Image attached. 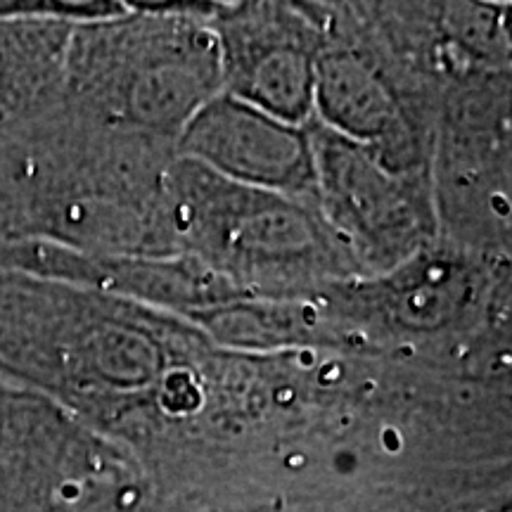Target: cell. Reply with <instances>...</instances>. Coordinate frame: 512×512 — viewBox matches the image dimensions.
Returning <instances> with one entry per match:
<instances>
[{
  "instance_id": "6da1fadb",
  "label": "cell",
  "mask_w": 512,
  "mask_h": 512,
  "mask_svg": "<svg viewBox=\"0 0 512 512\" xmlns=\"http://www.w3.org/2000/svg\"><path fill=\"white\" fill-rule=\"evenodd\" d=\"M221 79L219 41L195 12L107 5L76 22L62 112L176 147Z\"/></svg>"
},
{
  "instance_id": "7a4b0ae2",
  "label": "cell",
  "mask_w": 512,
  "mask_h": 512,
  "mask_svg": "<svg viewBox=\"0 0 512 512\" xmlns=\"http://www.w3.org/2000/svg\"><path fill=\"white\" fill-rule=\"evenodd\" d=\"M131 463L48 396L0 375V512H128Z\"/></svg>"
},
{
  "instance_id": "3957f363",
  "label": "cell",
  "mask_w": 512,
  "mask_h": 512,
  "mask_svg": "<svg viewBox=\"0 0 512 512\" xmlns=\"http://www.w3.org/2000/svg\"><path fill=\"white\" fill-rule=\"evenodd\" d=\"M192 159L230 183L264 192H304L316 185L309 136L233 95H216L176 140Z\"/></svg>"
},
{
  "instance_id": "277c9868",
  "label": "cell",
  "mask_w": 512,
  "mask_h": 512,
  "mask_svg": "<svg viewBox=\"0 0 512 512\" xmlns=\"http://www.w3.org/2000/svg\"><path fill=\"white\" fill-rule=\"evenodd\" d=\"M309 143L325 209L351 245L377 264L411 252L422 235V219L403 185L366 147L335 131H316Z\"/></svg>"
},
{
  "instance_id": "5b68a950",
  "label": "cell",
  "mask_w": 512,
  "mask_h": 512,
  "mask_svg": "<svg viewBox=\"0 0 512 512\" xmlns=\"http://www.w3.org/2000/svg\"><path fill=\"white\" fill-rule=\"evenodd\" d=\"M105 8L0 3V143L29 136L62 110L76 22Z\"/></svg>"
},
{
  "instance_id": "8992f818",
  "label": "cell",
  "mask_w": 512,
  "mask_h": 512,
  "mask_svg": "<svg viewBox=\"0 0 512 512\" xmlns=\"http://www.w3.org/2000/svg\"><path fill=\"white\" fill-rule=\"evenodd\" d=\"M214 34L230 95L285 124L302 126L316 91V60L302 38L278 27L252 29L245 17L226 19Z\"/></svg>"
},
{
  "instance_id": "52a82bcc",
  "label": "cell",
  "mask_w": 512,
  "mask_h": 512,
  "mask_svg": "<svg viewBox=\"0 0 512 512\" xmlns=\"http://www.w3.org/2000/svg\"><path fill=\"white\" fill-rule=\"evenodd\" d=\"M313 102H318L330 131L358 145H380L399 126L392 93L354 55L320 57Z\"/></svg>"
},
{
  "instance_id": "ba28073f",
  "label": "cell",
  "mask_w": 512,
  "mask_h": 512,
  "mask_svg": "<svg viewBox=\"0 0 512 512\" xmlns=\"http://www.w3.org/2000/svg\"><path fill=\"white\" fill-rule=\"evenodd\" d=\"M446 31L456 46L489 67L512 64V5L463 3L446 12Z\"/></svg>"
},
{
  "instance_id": "9c48e42d",
  "label": "cell",
  "mask_w": 512,
  "mask_h": 512,
  "mask_svg": "<svg viewBox=\"0 0 512 512\" xmlns=\"http://www.w3.org/2000/svg\"><path fill=\"white\" fill-rule=\"evenodd\" d=\"M22 242H29L27 216L19 197L10 147L0 143V252Z\"/></svg>"
},
{
  "instance_id": "30bf717a",
  "label": "cell",
  "mask_w": 512,
  "mask_h": 512,
  "mask_svg": "<svg viewBox=\"0 0 512 512\" xmlns=\"http://www.w3.org/2000/svg\"><path fill=\"white\" fill-rule=\"evenodd\" d=\"M491 512H512V501H508L505 505H501V508H496V510H491Z\"/></svg>"
}]
</instances>
